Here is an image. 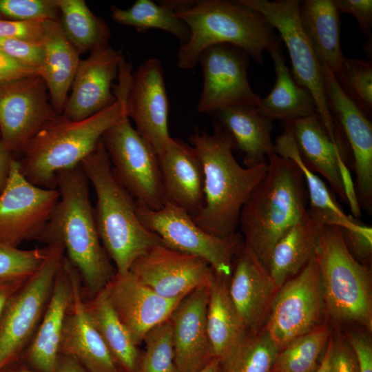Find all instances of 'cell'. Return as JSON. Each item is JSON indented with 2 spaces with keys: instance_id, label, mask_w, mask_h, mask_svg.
I'll use <instances>...</instances> for the list:
<instances>
[{
  "instance_id": "cell-56",
  "label": "cell",
  "mask_w": 372,
  "mask_h": 372,
  "mask_svg": "<svg viewBox=\"0 0 372 372\" xmlns=\"http://www.w3.org/2000/svg\"><path fill=\"white\" fill-rule=\"evenodd\" d=\"M0 372H2V369H0Z\"/></svg>"
},
{
  "instance_id": "cell-42",
  "label": "cell",
  "mask_w": 372,
  "mask_h": 372,
  "mask_svg": "<svg viewBox=\"0 0 372 372\" xmlns=\"http://www.w3.org/2000/svg\"><path fill=\"white\" fill-rule=\"evenodd\" d=\"M0 19L39 21L59 19L56 0H0Z\"/></svg>"
},
{
  "instance_id": "cell-37",
  "label": "cell",
  "mask_w": 372,
  "mask_h": 372,
  "mask_svg": "<svg viewBox=\"0 0 372 372\" xmlns=\"http://www.w3.org/2000/svg\"><path fill=\"white\" fill-rule=\"evenodd\" d=\"M333 331L327 322L293 339L279 351L271 372H315Z\"/></svg>"
},
{
  "instance_id": "cell-41",
  "label": "cell",
  "mask_w": 372,
  "mask_h": 372,
  "mask_svg": "<svg viewBox=\"0 0 372 372\" xmlns=\"http://www.w3.org/2000/svg\"><path fill=\"white\" fill-rule=\"evenodd\" d=\"M48 252V245L22 249L0 243V281L28 280L40 267Z\"/></svg>"
},
{
  "instance_id": "cell-7",
  "label": "cell",
  "mask_w": 372,
  "mask_h": 372,
  "mask_svg": "<svg viewBox=\"0 0 372 372\" xmlns=\"http://www.w3.org/2000/svg\"><path fill=\"white\" fill-rule=\"evenodd\" d=\"M327 321L334 328L372 331L371 267L358 262L348 251L340 227L324 225L315 250Z\"/></svg>"
},
{
  "instance_id": "cell-33",
  "label": "cell",
  "mask_w": 372,
  "mask_h": 372,
  "mask_svg": "<svg viewBox=\"0 0 372 372\" xmlns=\"http://www.w3.org/2000/svg\"><path fill=\"white\" fill-rule=\"evenodd\" d=\"M273 145L276 155L292 160L300 169L308 194L307 210L312 217L323 225L339 227H351L358 223L355 218L345 214L325 183L305 164L289 131L284 130Z\"/></svg>"
},
{
  "instance_id": "cell-29",
  "label": "cell",
  "mask_w": 372,
  "mask_h": 372,
  "mask_svg": "<svg viewBox=\"0 0 372 372\" xmlns=\"http://www.w3.org/2000/svg\"><path fill=\"white\" fill-rule=\"evenodd\" d=\"M323 226L307 210L274 245L265 267L278 289L298 275L314 256Z\"/></svg>"
},
{
  "instance_id": "cell-15",
  "label": "cell",
  "mask_w": 372,
  "mask_h": 372,
  "mask_svg": "<svg viewBox=\"0 0 372 372\" xmlns=\"http://www.w3.org/2000/svg\"><path fill=\"white\" fill-rule=\"evenodd\" d=\"M58 116L41 76L0 84V136L14 156L20 155L28 141Z\"/></svg>"
},
{
  "instance_id": "cell-2",
  "label": "cell",
  "mask_w": 372,
  "mask_h": 372,
  "mask_svg": "<svg viewBox=\"0 0 372 372\" xmlns=\"http://www.w3.org/2000/svg\"><path fill=\"white\" fill-rule=\"evenodd\" d=\"M88 184L81 165L58 174L59 198L39 241L63 245L79 272L83 294L91 298L105 288L116 269L99 236Z\"/></svg>"
},
{
  "instance_id": "cell-22",
  "label": "cell",
  "mask_w": 372,
  "mask_h": 372,
  "mask_svg": "<svg viewBox=\"0 0 372 372\" xmlns=\"http://www.w3.org/2000/svg\"><path fill=\"white\" fill-rule=\"evenodd\" d=\"M209 285L185 296L169 319L178 372H196L214 358L207 328Z\"/></svg>"
},
{
  "instance_id": "cell-30",
  "label": "cell",
  "mask_w": 372,
  "mask_h": 372,
  "mask_svg": "<svg viewBox=\"0 0 372 372\" xmlns=\"http://www.w3.org/2000/svg\"><path fill=\"white\" fill-rule=\"evenodd\" d=\"M340 12L333 0L299 2L301 28L322 64L335 74L345 56L340 45Z\"/></svg>"
},
{
  "instance_id": "cell-20",
  "label": "cell",
  "mask_w": 372,
  "mask_h": 372,
  "mask_svg": "<svg viewBox=\"0 0 372 372\" xmlns=\"http://www.w3.org/2000/svg\"><path fill=\"white\" fill-rule=\"evenodd\" d=\"M122 57L121 52L108 45L81 59L61 114L81 120L111 105L116 100L112 83L118 76Z\"/></svg>"
},
{
  "instance_id": "cell-55",
  "label": "cell",
  "mask_w": 372,
  "mask_h": 372,
  "mask_svg": "<svg viewBox=\"0 0 372 372\" xmlns=\"http://www.w3.org/2000/svg\"><path fill=\"white\" fill-rule=\"evenodd\" d=\"M196 372H219V360L216 358H213Z\"/></svg>"
},
{
  "instance_id": "cell-27",
  "label": "cell",
  "mask_w": 372,
  "mask_h": 372,
  "mask_svg": "<svg viewBox=\"0 0 372 372\" xmlns=\"http://www.w3.org/2000/svg\"><path fill=\"white\" fill-rule=\"evenodd\" d=\"M41 43L43 63L40 75L46 85L54 110L61 115L81 61V54L66 37L59 19L43 22Z\"/></svg>"
},
{
  "instance_id": "cell-31",
  "label": "cell",
  "mask_w": 372,
  "mask_h": 372,
  "mask_svg": "<svg viewBox=\"0 0 372 372\" xmlns=\"http://www.w3.org/2000/svg\"><path fill=\"white\" fill-rule=\"evenodd\" d=\"M267 51L273 62L276 81L269 94L261 99L258 107L260 111L273 121L293 120L316 114L313 96L298 84L285 64L281 39Z\"/></svg>"
},
{
  "instance_id": "cell-16",
  "label": "cell",
  "mask_w": 372,
  "mask_h": 372,
  "mask_svg": "<svg viewBox=\"0 0 372 372\" xmlns=\"http://www.w3.org/2000/svg\"><path fill=\"white\" fill-rule=\"evenodd\" d=\"M130 271L157 294L181 299L194 289L209 285L215 273L204 259L163 243L152 247L132 265Z\"/></svg>"
},
{
  "instance_id": "cell-9",
  "label": "cell",
  "mask_w": 372,
  "mask_h": 372,
  "mask_svg": "<svg viewBox=\"0 0 372 372\" xmlns=\"http://www.w3.org/2000/svg\"><path fill=\"white\" fill-rule=\"evenodd\" d=\"M38 270L14 293L0 320V369L20 358L32 340L47 307L65 251L50 243Z\"/></svg>"
},
{
  "instance_id": "cell-46",
  "label": "cell",
  "mask_w": 372,
  "mask_h": 372,
  "mask_svg": "<svg viewBox=\"0 0 372 372\" xmlns=\"http://www.w3.org/2000/svg\"><path fill=\"white\" fill-rule=\"evenodd\" d=\"M344 330L341 331L355 354L358 372H372V342L370 333L355 327Z\"/></svg>"
},
{
  "instance_id": "cell-23",
  "label": "cell",
  "mask_w": 372,
  "mask_h": 372,
  "mask_svg": "<svg viewBox=\"0 0 372 372\" xmlns=\"http://www.w3.org/2000/svg\"><path fill=\"white\" fill-rule=\"evenodd\" d=\"M228 291L248 333L262 329L278 288L264 265L245 245L234 258Z\"/></svg>"
},
{
  "instance_id": "cell-57",
  "label": "cell",
  "mask_w": 372,
  "mask_h": 372,
  "mask_svg": "<svg viewBox=\"0 0 372 372\" xmlns=\"http://www.w3.org/2000/svg\"><path fill=\"white\" fill-rule=\"evenodd\" d=\"M0 138H1V136H0Z\"/></svg>"
},
{
  "instance_id": "cell-43",
  "label": "cell",
  "mask_w": 372,
  "mask_h": 372,
  "mask_svg": "<svg viewBox=\"0 0 372 372\" xmlns=\"http://www.w3.org/2000/svg\"><path fill=\"white\" fill-rule=\"evenodd\" d=\"M0 50L21 65L39 71L41 74L43 63L41 41L18 38L0 39Z\"/></svg>"
},
{
  "instance_id": "cell-28",
  "label": "cell",
  "mask_w": 372,
  "mask_h": 372,
  "mask_svg": "<svg viewBox=\"0 0 372 372\" xmlns=\"http://www.w3.org/2000/svg\"><path fill=\"white\" fill-rule=\"evenodd\" d=\"M211 115L231 136L236 149L243 154L245 167L265 164L275 154L271 140L273 121L258 107L232 106L216 110Z\"/></svg>"
},
{
  "instance_id": "cell-12",
  "label": "cell",
  "mask_w": 372,
  "mask_h": 372,
  "mask_svg": "<svg viewBox=\"0 0 372 372\" xmlns=\"http://www.w3.org/2000/svg\"><path fill=\"white\" fill-rule=\"evenodd\" d=\"M327 322L321 276L313 256L298 275L278 289L264 329L280 351Z\"/></svg>"
},
{
  "instance_id": "cell-32",
  "label": "cell",
  "mask_w": 372,
  "mask_h": 372,
  "mask_svg": "<svg viewBox=\"0 0 372 372\" xmlns=\"http://www.w3.org/2000/svg\"><path fill=\"white\" fill-rule=\"evenodd\" d=\"M228 281L216 272L209 285L207 328L214 357L220 360L248 333L229 293Z\"/></svg>"
},
{
  "instance_id": "cell-21",
  "label": "cell",
  "mask_w": 372,
  "mask_h": 372,
  "mask_svg": "<svg viewBox=\"0 0 372 372\" xmlns=\"http://www.w3.org/2000/svg\"><path fill=\"white\" fill-rule=\"evenodd\" d=\"M72 298L63 327L60 354L76 359L87 372H123L90 320L79 272L70 263Z\"/></svg>"
},
{
  "instance_id": "cell-54",
  "label": "cell",
  "mask_w": 372,
  "mask_h": 372,
  "mask_svg": "<svg viewBox=\"0 0 372 372\" xmlns=\"http://www.w3.org/2000/svg\"><path fill=\"white\" fill-rule=\"evenodd\" d=\"M333 334V333H332ZM332 335L329 340L320 362L315 372H329V362L331 348Z\"/></svg>"
},
{
  "instance_id": "cell-8",
  "label": "cell",
  "mask_w": 372,
  "mask_h": 372,
  "mask_svg": "<svg viewBox=\"0 0 372 372\" xmlns=\"http://www.w3.org/2000/svg\"><path fill=\"white\" fill-rule=\"evenodd\" d=\"M101 140L118 183L136 203L153 210L161 209L167 200L158 155L127 116L110 127Z\"/></svg>"
},
{
  "instance_id": "cell-53",
  "label": "cell",
  "mask_w": 372,
  "mask_h": 372,
  "mask_svg": "<svg viewBox=\"0 0 372 372\" xmlns=\"http://www.w3.org/2000/svg\"><path fill=\"white\" fill-rule=\"evenodd\" d=\"M1 369L2 372H38L29 366L20 358L10 362Z\"/></svg>"
},
{
  "instance_id": "cell-36",
  "label": "cell",
  "mask_w": 372,
  "mask_h": 372,
  "mask_svg": "<svg viewBox=\"0 0 372 372\" xmlns=\"http://www.w3.org/2000/svg\"><path fill=\"white\" fill-rule=\"evenodd\" d=\"M156 3L151 0H136L125 9L111 7V17L117 23L132 26L138 31L158 29L175 37L180 45L187 42L190 30L187 24L176 16L169 0Z\"/></svg>"
},
{
  "instance_id": "cell-47",
  "label": "cell",
  "mask_w": 372,
  "mask_h": 372,
  "mask_svg": "<svg viewBox=\"0 0 372 372\" xmlns=\"http://www.w3.org/2000/svg\"><path fill=\"white\" fill-rule=\"evenodd\" d=\"M42 34L43 22L0 19V39L18 38L41 41Z\"/></svg>"
},
{
  "instance_id": "cell-39",
  "label": "cell",
  "mask_w": 372,
  "mask_h": 372,
  "mask_svg": "<svg viewBox=\"0 0 372 372\" xmlns=\"http://www.w3.org/2000/svg\"><path fill=\"white\" fill-rule=\"evenodd\" d=\"M344 93L369 117L372 113V63L361 59L344 58L333 74Z\"/></svg>"
},
{
  "instance_id": "cell-19",
  "label": "cell",
  "mask_w": 372,
  "mask_h": 372,
  "mask_svg": "<svg viewBox=\"0 0 372 372\" xmlns=\"http://www.w3.org/2000/svg\"><path fill=\"white\" fill-rule=\"evenodd\" d=\"M104 289L117 317L138 346L150 330L169 318L183 299L157 294L130 271L116 273Z\"/></svg>"
},
{
  "instance_id": "cell-49",
  "label": "cell",
  "mask_w": 372,
  "mask_h": 372,
  "mask_svg": "<svg viewBox=\"0 0 372 372\" xmlns=\"http://www.w3.org/2000/svg\"><path fill=\"white\" fill-rule=\"evenodd\" d=\"M35 75L40 76L39 72L21 65L0 50V84Z\"/></svg>"
},
{
  "instance_id": "cell-35",
  "label": "cell",
  "mask_w": 372,
  "mask_h": 372,
  "mask_svg": "<svg viewBox=\"0 0 372 372\" xmlns=\"http://www.w3.org/2000/svg\"><path fill=\"white\" fill-rule=\"evenodd\" d=\"M59 20L66 37L81 54L109 45L110 30L84 0H56Z\"/></svg>"
},
{
  "instance_id": "cell-48",
  "label": "cell",
  "mask_w": 372,
  "mask_h": 372,
  "mask_svg": "<svg viewBox=\"0 0 372 372\" xmlns=\"http://www.w3.org/2000/svg\"><path fill=\"white\" fill-rule=\"evenodd\" d=\"M340 12L351 14L358 23L362 32L371 38V0H333Z\"/></svg>"
},
{
  "instance_id": "cell-34",
  "label": "cell",
  "mask_w": 372,
  "mask_h": 372,
  "mask_svg": "<svg viewBox=\"0 0 372 372\" xmlns=\"http://www.w3.org/2000/svg\"><path fill=\"white\" fill-rule=\"evenodd\" d=\"M87 314L123 372H137L141 351L112 309L103 289L85 299Z\"/></svg>"
},
{
  "instance_id": "cell-51",
  "label": "cell",
  "mask_w": 372,
  "mask_h": 372,
  "mask_svg": "<svg viewBox=\"0 0 372 372\" xmlns=\"http://www.w3.org/2000/svg\"><path fill=\"white\" fill-rule=\"evenodd\" d=\"M26 280L0 281V320L8 301Z\"/></svg>"
},
{
  "instance_id": "cell-38",
  "label": "cell",
  "mask_w": 372,
  "mask_h": 372,
  "mask_svg": "<svg viewBox=\"0 0 372 372\" xmlns=\"http://www.w3.org/2000/svg\"><path fill=\"white\" fill-rule=\"evenodd\" d=\"M278 352L264 328L248 333L233 350L219 360V372H271Z\"/></svg>"
},
{
  "instance_id": "cell-4",
  "label": "cell",
  "mask_w": 372,
  "mask_h": 372,
  "mask_svg": "<svg viewBox=\"0 0 372 372\" xmlns=\"http://www.w3.org/2000/svg\"><path fill=\"white\" fill-rule=\"evenodd\" d=\"M169 1L190 30L189 40L177 53V65L182 70L194 68L200 54L218 44L237 46L262 64L264 50L280 39L262 14L237 1Z\"/></svg>"
},
{
  "instance_id": "cell-18",
  "label": "cell",
  "mask_w": 372,
  "mask_h": 372,
  "mask_svg": "<svg viewBox=\"0 0 372 372\" xmlns=\"http://www.w3.org/2000/svg\"><path fill=\"white\" fill-rule=\"evenodd\" d=\"M169 110L161 62L148 59L132 75L126 114L158 156L172 138L168 131Z\"/></svg>"
},
{
  "instance_id": "cell-50",
  "label": "cell",
  "mask_w": 372,
  "mask_h": 372,
  "mask_svg": "<svg viewBox=\"0 0 372 372\" xmlns=\"http://www.w3.org/2000/svg\"><path fill=\"white\" fill-rule=\"evenodd\" d=\"M14 157L12 152L0 138V194L8 182Z\"/></svg>"
},
{
  "instance_id": "cell-45",
  "label": "cell",
  "mask_w": 372,
  "mask_h": 372,
  "mask_svg": "<svg viewBox=\"0 0 372 372\" xmlns=\"http://www.w3.org/2000/svg\"><path fill=\"white\" fill-rule=\"evenodd\" d=\"M329 372H358L355 354L342 331L333 328Z\"/></svg>"
},
{
  "instance_id": "cell-26",
  "label": "cell",
  "mask_w": 372,
  "mask_h": 372,
  "mask_svg": "<svg viewBox=\"0 0 372 372\" xmlns=\"http://www.w3.org/2000/svg\"><path fill=\"white\" fill-rule=\"evenodd\" d=\"M292 135L305 164L320 174L343 202H347L339 169V159L346 157L331 140L318 114L282 121Z\"/></svg>"
},
{
  "instance_id": "cell-52",
  "label": "cell",
  "mask_w": 372,
  "mask_h": 372,
  "mask_svg": "<svg viewBox=\"0 0 372 372\" xmlns=\"http://www.w3.org/2000/svg\"><path fill=\"white\" fill-rule=\"evenodd\" d=\"M56 372H87L74 358L60 354Z\"/></svg>"
},
{
  "instance_id": "cell-25",
  "label": "cell",
  "mask_w": 372,
  "mask_h": 372,
  "mask_svg": "<svg viewBox=\"0 0 372 372\" xmlns=\"http://www.w3.org/2000/svg\"><path fill=\"white\" fill-rule=\"evenodd\" d=\"M158 157L167 202L196 216L204 203V173L196 150L172 138Z\"/></svg>"
},
{
  "instance_id": "cell-44",
  "label": "cell",
  "mask_w": 372,
  "mask_h": 372,
  "mask_svg": "<svg viewBox=\"0 0 372 372\" xmlns=\"http://www.w3.org/2000/svg\"><path fill=\"white\" fill-rule=\"evenodd\" d=\"M343 241L351 256L360 264L371 267L372 227L359 221L351 227H340Z\"/></svg>"
},
{
  "instance_id": "cell-40",
  "label": "cell",
  "mask_w": 372,
  "mask_h": 372,
  "mask_svg": "<svg viewBox=\"0 0 372 372\" xmlns=\"http://www.w3.org/2000/svg\"><path fill=\"white\" fill-rule=\"evenodd\" d=\"M137 372H178L172 342L170 319L159 324L145 336Z\"/></svg>"
},
{
  "instance_id": "cell-5",
  "label": "cell",
  "mask_w": 372,
  "mask_h": 372,
  "mask_svg": "<svg viewBox=\"0 0 372 372\" xmlns=\"http://www.w3.org/2000/svg\"><path fill=\"white\" fill-rule=\"evenodd\" d=\"M267 160V170L242 206L238 225L245 246L265 267L276 242L305 215L309 202L295 162L276 154Z\"/></svg>"
},
{
  "instance_id": "cell-24",
  "label": "cell",
  "mask_w": 372,
  "mask_h": 372,
  "mask_svg": "<svg viewBox=\"0 0 372 372\" xmlns=\"http://www.w3.org/2000/svg\"><path fill=\"white\" fill-rule=\"evenodd\" d=\"M70 262L64 256L41 320L20 359L38 372H56L65 317L72 298Z\"/></svg>"
},
{
  "instance_id": "cell-1",
  "label": "cell",
  "mask_w": 372,
  "mask_h": 372,
  "mask_svg": "<svg viewBox=\"0 0 372 372\" xmlns=\"http://www.w3.org/2000/svg\"><path fill=\"white\" fill-rule=\"evenodd\" d=\"M132 68L119 66L115 101L109 107L81 120L62 114L47 123L27 143L18 159L20 171L32 184L56 188L58 174L76 167L89 156L104 133L126 116V100Z\"/></svg>"
},
{
  "instance_id": "cell-11",
  "label": "cell",
  "mask_w": 372,
  "mask_h": 372,
  "mask_svg": "<svg viewBox=\"0 0 372 372\" xmlns=\"http://www.w3.org/2000/svg\"><path fill=\"white\" fill-rule=\"evenodd\" d=\"M136 212L143 225L164 245L205 260L218 276L229 280L234 258L244 245L240 233L227 238L210 235L187 211L169 202L157 210L136 203Z\"/></svg>"
},
{
  "instance_id": "cell-6",
  "label": "cell",
  "mask_w": 372,
  "mask_h": 372,
  "mask_svg": "<svg viewBox=\"0 0 372 372\" xmlns=\"http://www.w3.org/2000/svg\"><path fill=\"white\" fill-rule=\"evenodd\" d=\"M80 165L96 194L94 217L101 243L116 273H127L136 260L162 242L140 221L135 200L113 175L102 140Z\"/></svg>"
},
{
  "instance_id": "cell-17",
  "label": "cell",
  "mask_w": 372,
  "mask_h": 372,
  "mask_svg": "<svg viewBox=\"0 0 372 372\" xmlns=\"http://www.w3.org/2000/svg\"><path fill=\"white\" fill-rule=\"evenodd\" d=\"M322 65L329 111L353 154L358 202L369 215L372 212V124L369 117L344 93L332 71Z\"/></svg>"
},
{
  "instance_id": "cell-3",
  "label": "cell",
  "mask_w": 372,
  "mask_h": 372,
  "mask_svg": "<svg viewBox=\"0 0 372 372\" xmlns=\"http://www.w3.org/2000/svg\"><path fill=\"white\" fill-rule=\"evenodd\" d=\"M189 141L204 173L203 206L192 218L210 235L231 236L237 233L242 206L265 174L268 163L249 168L241 166L233 154V138L216 121L211 133L197 128Z\"/></svg>"
},
{
  "instance_id": "cell-13",
  "label": "cell",
  "mask_w": 372,
  "mask_h": 372,
  "mask_svg": "<svg viewBox=\"0 0 372 372\" xmlns=\"http://www.w3.org/2000/svg\"><path fill=\"white\" fill-rule=\"evenodd\" d=\"M59 198L57 188L30 183L14 157L8 182L0 194V243L18 247L24 241H39Z\"/></svg>"
},
{
  "instance_id": "cell-14",
  "label": "cell",
  "mask_w": 372,
  "mask_h": 372,
  "mask_svg": "<svg viewBox=\"0 0 372 372\" xmlns=\"http://www.w3.org/2000/svg\"><path fill=\"white\" fill-rule=\"evenodd\" d=\"M203 85L197 105L199 112L240 105L259 107L261 99L251 89L247 78L249 56L230 44H218L200 55Z\"/></svg>"
},
{
  "instance_id": "cell-10",
  "label": "cell",
  "mask_w": 372,
  "mask_h": 372,
  "mask_svg": "<svg viewBox=\"0 0 372 372\" xmlns=\"http://www.w3.org/2000/svg\"><path fill=\"white\" fill-rule=\"evenodd\" d=\"M262 14L279 32L289 54L292 75L300 86L308 90L316 103L317 113L331 140L338 147L340 132L329 111L322 65L312 50L301 28L298 0H237Z\"/></svg>"
}]
</instances>
